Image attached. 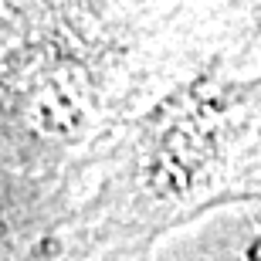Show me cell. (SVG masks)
<instances>
[{
    "label": "cell",
    "instance_id": "1",
    "mask_svg": "<svg viewBox=\"0 0 261 261\" xmlns=\"http://www.w3.org/2000/svg\"><path fill=\"white\" fill-rule=\"evenodd\" d=\"M248 88L200 71L139 122L133 170L153 203H187L211 190L248 122Z\"/></svg>",
    "mask_w": 261,
    "mask_h": 261
},
{
    "label": "cell",
    "instance_id": "2",
    "mask_svg": "<svg viewBox=\"0 0 261 261\" xmlns=\"http://www.w3.org/2000/svg\"><path fill=\"white\" fill-rule=\"evenodd\" d=\"M244 261H261V231H258V238L248 244V254H244Z\"/></svg>",
    "mask_w": 261,
    "mask_h": 261
},
{
    "label": "cell",
    "instance_id": "3",
    "mask_svg": "<svg viewBox=\"0 0 261 261\" xmlns=\"http://www.w3.org/2000/svg\"><path fill=\"white\" fill-rule=\"evenodd\" d=\"M0 261H10V244L4 238V227H0Z\"/></svg>",
    "mask_w": 261,
    "mask_h": 261
}]
</instances>
